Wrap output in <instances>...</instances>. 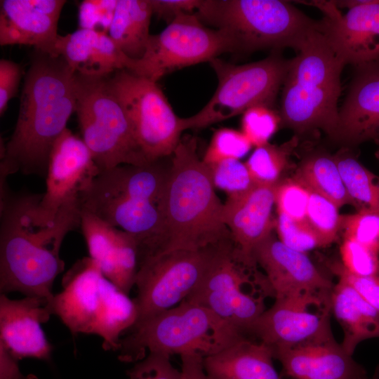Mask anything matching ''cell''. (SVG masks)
<instances>
[{"label": "cell", "mask_w": 379, "mask_h": 379, "mask_svg": "<svg viewBox=\"0 0 379 379\" xmlns=\"http://www.w3.org/2000/svg\"><path fill=\"white\" fill-rule=\"evenodd\" d=\"M41 194H13L1 186L0 293L19 292L51 301L65 267L60 255L67 234L80 227V203L62 208L52 222L38 215Z\"/></svg>", "instance_id": "cell-1"}, {"label": "cell", "mask_w": 379, "mask_h": 379, "mask_svg": "<svg viewBox=\"0 0 379 379\" xmlns=\"http://www.w3.org/2000/svg\"><path fill=\"white\" fill-rule=\"evenodd\" d=\"M74 73L62 56L35 49L15 128L1 155V179L18 171L46 178L53 146L75 109Z\"/></svg>", "instance_id": "cell-2"}, {"label": "cell", "mask_w": 379, "mask_h": 379, "mask_svg": "<svg viewBox=\"0 0 379 379\" xmlns=\"http://www.w3.org/2000/svg\"><path fill=\"white\" fill-rule=\"evenodd\" d=\"M171 162L168 157L100 172L81 198L82 210L134 237L138 266L168 247L162 201Z\"/></svg>", "instance_id": "cell-3"}, {"label": "cell", "mask_w": 379, "mask_h": 379, "mask_svg": "<svg viewBox=\"0 0 379 379\" xmlns=\"http://www.w3.org/2000/svg\"><path fill=\"white\" fill-rule=\"evenodd\" d=\"M162 207L168 237L166 252L199 250L231 238L223 222V204L208 166L198 156L194 137L180 140L172 155Z\"/></svg>", "instance_id": "cell-4"}, {"label": "cell", "mask_w": 379, "mask_h": 379, "mask_svg": "<svg viewBox=\"0 0 379 379\" xmlns=\"http://www.w3.org/2000/svg\"><path fill=\"white\" fill-rule=\"evenodd\" d=\"M296 53L282 86L281 126L298 138L321 130L330 138L338 121L340 77L345 65L319 28Z\"/></svg>", "instance_id": "cell-5"}, {"label": "cell", "mask_w": 379, "mask_h": 379, "mask_svg": "<svg viewBox=\"0 0 379 379\" xmlns=\"http://www.w3.org/2000/svg\"><path fill=\"white\" fill-rule=\"evenodd\" d=\"M73 335L94 334L102 338L105 350L118 351L120 336L137 319L133 299L105 277L90 257L78 260L62 279V290L50 302Z\"/></svg>", "instance_id": "cell-6"}, {"label": "cell", "mask_w": 379, "mask_h": 379, "mask_svg": "<svg viewBox=\"0 0 379 379\" xmlns=\"http://www.w3.org/2000/svg\"><path fill=\"white\" fill-rule=\"evenodd\" d=\"M196 15L229 36L239 53L286 48L298 52L319 25L282 0H204Z\"/></svg>", "instance_id": "cell-7"}, {"label": "cell", "mask_w": 379, "mask_h": 379, "mask_svg": "<svg viewBox=\"0 0 379 379\" xmlns=\"http://www.w3.org/2000/svg\"><path fill=\"white\" fill-rule=\"evenodd\" d=\"M120 340L118 358L135 362L145 352L168 356L195 353L213 354L245 335L212 311L187 300L133 326Z\"/></svg>", "instance_id": "cell-8"}, {"label": "cell", "mask_w": 379, "mask_h": 379, "mask_svg": "<svg viewBox=\"0 0 379 379\" xmlns=\"http://www.w3.org/2000/svg\"><path fill=\"white\" fill-rule=\"evenodd\" d=\"M274 292L257 264L244 258L232 238L222 241L207 273L184 300L208 308L242 335L266 310Z\"/></svg>", "instance_id": "cell-9"}, {"label": "cell", "mask_w": 379, "mask_h": 379, "mask_svg": "<svg viewBox=\"0 0 379 379\" xmlns=\"http://www.w3.org/2000/svg\"><path fill=\"white\" fill-rule=\"evenodd\" d=\"M75 109L82 140L100 172L121 165L149 162L140 149L126 113L107 76L74 73Z\"/></svg>", "instance_id": "cell-10"}, {"label": "cell", "mask_w": 379, "mask_h": 379, "mask_svg": "<svg viewBox=\"0 0 379 379\" xmlns=\"http://www.w3.org/2000/svg\"><path fill=\"white\" fill-rule=\"evenodd\" d=\"M209 62L218 77L216 90L198 113L183 118L186 130L206 127L254 106L273 108L291 59L284 58L281 51H272L263 60L244 65H233L218 58Z\"/></svg>", "instance_id": "cell-11"}, {"label": "cell", "mask_w": 379, "mask_h": 379, "mask_svg": "<svg viewBox=\"0 0 379 379\" xmlns=\"http://www.w3.org/2000/svg\"><path fill=\"white\" fill-rule=\"evenodd\" d=\"M121 103L135 138L149 162L173 155L185 131L157 81L128 70L107 76Z\"/></svg>", "instance_id": "cell-12"}, {"label": "cell", "mask_w": 379, "mask_h": 379, "mask_svg": "<svg viewBox=\"0 0 379 379\" xmlns=\"http://www.w3.org/2000/svg\"><path fill=\"white\" fill-rule=\"evenodd\" d=\"M222 241L199 250L165 252L142 262L135 283L134 325L183 301L203 280Z\"/></svg>", "instance_id": "cell-13"}, {"label": "cell", "mask_w": 379, "mask_h": 379, "mask_svg": "<svg viewBox=\"0 0 379 379\" xmlns=\"http://www.w3.org/2000/svg\"><path fill=\"white\" fill-rule=\"evenodd\" d=\"M226 52L234 53L229 36L206 27L196 14L183 13L159 34L150 36L144 56L137 60L134 74L157 81L173 70L210 62Z\"/></svg>", "instance_id": "cell-14"}, {"label": "cell", "mask_w": 379, "mask_h": 379, "mask_svg": "<svg viewBox=\"0 0 379 379\" xmlns=\"http://www.w3.org/2000/svg\"><path fill=\"white\" fill-rule=\"evenodd\" d=\"M331 292L275 298L250 328L248 337L271 348H287L333 338Z\"/></svg>", "instance_id": "cell-15"}, {"label": "cell", "mask_w": 379, "mask_h": 379, "mask_svg": "<svg viewBox=\"0 0 379 379\" xmlns=\"http://www.w3.org/2000/svg\"><path fill=\"white\" fill-rule=\"evenodd\" d=\"M100 170L82 140L67 128L54 143L46 175V191L38 205L39 218L52 222L64 207L81 198Z\"/></svg>", "instance_id": "cell-16"}, {"label": "cell", "mask_w": 379, "mask_h": 379, "mask_svg": "<svg viewBox=\"0 0 379 379\" xmlns=\"http://www.w3.org/2000/svg\"><path fill=\"white\" fill-rule=\"evenodd\" d=\"M348 91L330 139L345 148L379 144V58L353 66Z\"/></svg>", "instance_id": "cell-17"}, {"label": "cell", "mask_w": 379, "mask_h": 379, "mask_svg": "<svg viewBox=\"0 0 379 379\" xmlns=\"http://www.w3.org/2000/svg\"><path fill=\"white\" fill-rule=\"evenodd\" d=\"M253 258L265 271L274 298L300 293L331 292L334 284L307 253L286 246L272 233L253 250Z\"/></svg>", "instance_id": "cell-18"}, {"label": "cell", "mask_w": 379, "mask_h": 379, "mask_svg": "<svg viewBox=\"0 0 379 379\" xmlns=\"http://www.w3.org/2000/svg\"><path fill=\"white\" fill-rule=\"evenodd\" d=\"M53 314L46 298L25 296L13 300L0 295V343L18 360H48L52 346L41 328Z\"/></svg>", "instance_id": "cell-19"}, {"label": "cell", "mask_w": 379, "mask_h": 379, "mask_svg": "<svg viewBox=\"0 0 379 379\" xmlns=\"http://www.w3.org/2000/svg\"><path fill=\"white\" fill-rule=\"evenodd\" d=\"M80 227L89 257L117 288L129 293L138 270V245L130 234L81 211Z\"/></svg>", "instance_id": "cell-20"}, {"label": "cell", "mask_w": 379, "mask_h": 379, "mask_svg": "<svg viewBox=\"0 0 379 379\" xmlns=\"http://www.w3.org/2000/svg\"><path fill=\"white\" fill-rule=\"evenodd\" d=\"M64 0H1L0 44L28 45L53 55Z\"/></svg>", "instance_id": "cell-21"}, {"label": "cell", "mask_w": 379, "mask_h": 379, "mask_svg": "<svg viewBox=\"0 0 379 379\" xmlns=\"http://www.w3.org/2000/svg\"><path fill=\"white\" fill-rule=\"evenodd\" d=\"M319 32L336 56L352 66L379 58V0L319 20Z\"/></svg>", "instance_id": "cell-22"}, {"label": "cell", "mask_w": 379, "mask_h": 379, "mask_svg": "<svg viewBox=\"0 0 379 379\" xmlns=\"http://www.w3.org/2000/svg\"><path fill=\"white\" fill-rule=\"evenodd\" d=\"M278 185L256 184L245 192L228 197L223 204V222L235 247L249 261L255 262L253 250L276 227L272 210Z\"/></svg>", "instance_id": "cell-23"}, {"label": "cell", "mask_w": 379, "mask_h": 379, "mask_svg": "<svg viewBox=\"0 0 379 379\" xmlns=\"http://www.w3.org/2000/svg\"><path fill=\"white\" fill-rule=\"evenodd\" d=\"M272 350L292 379H367L365 368L334 338Z\"/></svg>", "instance_id": "cell-24"}, {"label": "cell", "mask_w": 379, "mask_h": 379, "mask_svg": "<svg viewBox=\"0 0 379 379\" xmlns=\"http://www.w3.org/2000/svg\"><path fill=\"white\" fill-rule=\"evenodd\" d=\"M53 55L62 56L75 73L89 77L137 69V60L124 54L108 34L88 29L59 35Z\"/></svg>", "instance_id": "cell-25"}, {"label": "cell", "mask_w": 379, "mask_h": 379, "mask_svg": "<svg viewBox=\"0 0 379 379\" xmlns=\"http://www.w3.org/2000/svg\"><path fill=\"white\" fill-rule=\"evenodd\" d=\"M267 345L244 336L222 350L203 357L211 379H281Z\"/></svg>", "instance_id": "cell-26"}, {"label": "cell", "mask_w": 379, "mask_h": 379, "mask_svg": "<svg viewBox=\"0 0 379 379\" xmlns=\"http://www.w3.org/2000/svg\"><path fill=\"white\" fill-rule=\"evenodd\" d=\"M331 310L342 326L343 349L353 355L357 345L368 339L379 338V311L351 286L338 280L331 292Z\"/></svg>", "instance_id": "cell-27"}, {"label": "cell", "mask_w": 379, "mask_h": 379, "mask_svg": "<svg viewBox=\"0 0 379 379\" xmlns=\"http://www.w3.org/2000/svg\"><path fill=\"white\" fill-rule=\"evenodd\" d=\"M152 15L150 0H117L108 34L128 58L140 60L144 56Z\"/></svg>", "instance_id": "cell-28"}, {"label": "cell", "mask_w": 379, "mask_h": 379, "mask_svg": "<svg viewBox=\"0 0 379 379\" xmlns=\"http://www.w3.org/2000/svg\"><path fill=\"white\" fill-rule=\"evenodd\" d=\"M308 190L324 196L338 208L357 204L349 195L334 157L316 152L307 157L294 178Z\"/></svg>", "instance_id": "cell-29"}, {"label": "cell", "mask_w": 379, "mask_h": 379, "mask_svg": "<svg viewBox=\"0 0 379 379\" xmlns=\"http://www.w3.org/2000/svg\"><path fill=\"white\" fill-rule=\"evenodd\" d=\"M334 159L344 185L358 210L369 208L379 211V178L347 152H340Z\"/></svg>", "instance_id": "cell-30"}, {"label": "cell", "mask_w": 379, "mask_h": 379, "mask_svg": "<svg viewBox=\"0 0 379 379\" xmlns=\"http://www.w3.org/2000/svg\"><path fill=\"white\" fill-rule=\"evenodd\" d=\"M299 142L294 135L281 145L267 143L256 147L245 163L255 184L279 183L281 173L289 166L290 157Z\"/></svg>", "instance_id": "cell-31"}, {"label": "cell", "mask_w": 379, "mask_h": 379, "mask_svg": "<svg viewBox=\"0 0 379 379\" xmlns=\"http://www.w3.org/2000/svg\"><path fill=\"white\" fill-rule=\"evenodd\" d=\"M310 192L306 220L323 240L326 246L338 239L341 230L342 215L331 200Z\"/></svg>", "instance_id": "cell-32"}, {"label": "cell", "mask_w": 379, "mask_h": 379, "mask_svg": "<svg viewBox=\"0 0 379 379\" xmlns=\"http://www.w3.org/2000/svg\"><path fill=\"white\" fill-rule=\"evenodd\" d=\"M341 230L345 239L379 254V211L362 208L355 213L342 215Z\"/></svg>", "instance_id": "cell-33"}, {"label": "cell", "mask_w": 379, "mask_h": 379, "mask_svg": "<svg viewBox=\"0 0 379 379\" xmlns=\"http://www.w3.org/2000/svg\"><path fill=\"white\" fill-rule=\"evenodd\" d=\"M207 166L214 187L225 192L228 197L245 192L256 185L246 164L239 159H225Z\"/></svg>", "instance_id": "cell-34"}, {"label": "cell", "mask_w": 379, "mask_h": 379, "mask_svg": "<svg viewBox=\"0 0 379 379\" xmlns=\"http://www.w3.org/2000/svg\"><path fill=\"white\" fill-rule=\"evenodd\" d=\"M251 146L242 131L220 128L213 133L202 160L211 165L225 159H239L249 152Z\"/></svg>", "instance_id": "cell-35"}, {"label": "cell", "mask_w": 379, "mask_h": 379, "mask_svg": "<svg viewBox=\"0 0 379 379\" xmlns=\"http://www.w3.org/2000/svg\"><path fill=\"white\" fill-rule=\"evenodd\" d=\"M276 227L279 239L288 248L305 253L326 247L323 240L305 220H294L278 213Z\"/></svg>", "instance_id": "cell-36"}, {"label": "cell", "mask_w": 379, "mask_h": 379, "mask_svg": "<svg viewBox=\"0 0 379 379\" xmlns=\"http://www.w3.org/2000/svg\"><path fill=\"white\" fill-rule=\"evenodd\" d=\"M242 114L241 131L255 147L268 143L281 126L279 114L266 106L252 107Z\"/></svg>", "instance_id": "cell-37"}, {"label": "cell", "mask_w": 379, "mask_h": 379, "mask_svg": "<svg viewBox=\"0 0 379 379\" xmlns=\"http://www.w3.org/2000/svg\"><path fill=\"white\" fill-rule=\"evenodd\" d=\"M310 195V190L294 178L281 181L275 198L278 213L294 220H305Z\"/></svg>", "instance_id": "cell-38"}, {"label": "cell", "mask_w": 379, "mask_h": 379, "mask_svg": "<svg viewBox=\"0 0 379 379\" xmlns=\"http://www.w3.org/2000/svg\"><path fill=\"white\" fill-rule=\"evenodd\" d=\"M341 263L356 276H379V254L349 239H343L340 248Z\"/></svg>", "instance_id": "cell-39"}, {"label": "cell", "mask_w": 379, "mask_h": 379, "mask_svg": "<svg viewBox=\"0 0 379 379\" xmlns=\"http://www.w3.org/2000/svg\"><path fill=\"white\" fill-rule=\"evenodd\" d=\"M117 0H86L81 3L79 12L80 28L108 34Z\"/></svg>", "instance_id": "cell-40"}, {"label": "cell", "mask_w": 379, "mask_h": 379, "mask_svg": "<svg viewBox=\"0 0 379 379\" xmlns=\"http://www.w3.org/2000/svg\"><path fill=\"white\" fill-rule=\"evenodd\" d=\"M170 356L149 352L127 371L129 379H182L181 371L173 366Z\"/></svg>", "instance_id": "cell-41"}, {"label": "cell", "mask_w": 379, "mask_h": 379, "mask_svg": "<svg viewBox=\"0 0 379 379\" xmlns=\"http://www.w3.org/2000/svg\"><path fill=\"white\" fill-rule=\"evenodd\" d=\"M330 270L338 280L351 286L369 304L379 311V276L361 277L350 273L341 262L333 261L328 264Z\"/></svg>", "instance_id": "cell-42"}, {"label": "cell", "mask_w": 379, "mask_h": 379, "mask_svg": "<svg viewBox=\"0 0 379 379\" xmlns=\"http://www.w3.org/2000/svg\"><path fill=\"white\" fill-rule=\"evenodd\" d=\"M22 66L11 60H0V114L6 112L9 101L18 93L23 76Z\"/></svg>", "instance_id": "cell-43"}, {"label": "cell", "mask_w": 379, "mask_h": 379, "mask_svg": "<svg viewBox=\"0 0 379 379\" xmlns=\"http://www.w3.org/2000/svg\"><path fill=\"white\" fill-rule=\"evenodd\" d=\"M153 14L169 22L178 15L198 9L202 0H150Z\"/></svg>", "instance_id": "cell-44"}, {"label": "cell", "mask_w": 379, "mask_h": 379, "mask_svg": "<svg viewBox=\"0 0 379 379\" xmlns=\"http://www.w3.org/2000/svg\"><path fill=\"white\" fill-rule=\"evenodd\" d=\"M16 359L0 343V379H37L32 374L24 375Z\"/></svg>", "instance_id": "cell-45"}, {"label": "cell", "mask_w": 379, "mask_h": 379, "mask_svg": "<svg viewBox=\"0 0 379 379\" xmlns=\"http://www.w3.org/2000/svg\"><path fill=\"white\" fill-rule=\"evenodd\" d=\"M182 379H211L203 366V357L195 353L180 355Z\"/></svg>", "instance_id": "cell-46"}, {"label": "cell", "mask_w": 379, "mask_h": 379, "mask_svg": "<svg viewBox=\"0 0 379 379\" xmlns=\"http://www.w3.org/2000/svg\"><path fill=\"white\" fill-rule=\"evenodd\" d=\"M376 0H333L334 4L338 8L352 9L362 5L375 2Z\"/></svg>", "instance_id": "cell-47"}, {"label": "cell", "mask_w": 379, "mask_h": 379, "mask_svg": "<svg viewBox=\"0 0 379 379\" xmlns=\"http://www.w3.org/2000/svg\"><path fill=\"white\" fill-rule=\"evenodd\" d=\"M371 379H379V365L376 367Z\"/></svg>", "instance_id": "cell-48"}, {"label": "cell", "mask_w": 379, "mask_h": 379, "mask_svg": "<svg viewBox=\"0 0 379 379\" xmlns=\"http://www.w3.org/2000/svg\"><path fill=\"white\" fill-rule=\"evenodd\" d=\"M378 145H379V144H378ZM375 156L377 157V158H378V160H379V149H378V150L376 152Z\"/></svg>", "instance_id": "cell-49"}]
</instances>
